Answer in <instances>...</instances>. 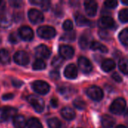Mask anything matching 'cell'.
<instances>
[{
	"label": "cell",
	"instance_id": "e0dca14e",
	"mask_svg": "<svg viewBox=\"0 0 128 128\" xmlns=\"http://www.w3.org/2000/svg\"><path fill=\"white\" fill-rule=\"evenodd\" d=\"M75 16V21L77 26H89L91 22L86 18L84 15H82L80 13L76 12L74 15Z\"/></svg>",
	"mask_w": 128,
	"mask_h": 128
},
{
	"label": "cell",
	"instance_id": "cb8c5ba5",
	"mask_svg": "<svg viewBox=\"0 0 128 128\" xmlns=\"http://www.w3.org/2000/svg\"><path fill=\"white\" fill-rule=\"evenodd\" d=\"M26 124L28 128H43L40 122L36 118H31Z\"/></svg>",
	"mask_w": 128,
	"mask_h": 128
},
{
	"label": "cell",
	"instance_id": "7a4b0ae2",
	"mask_svg": "<svg viewBox=\"0 0 128 128\" xmlns=\"http://www.w3.org/2000/svg\"><path fill=\"white\" fill-rule=\"evenodd\" d=\"M38 36L44 39H50L55 37L56 30L53 27L49 26H42L39 27L37 30Z\"/></svg>",
	"mask_w": 128,
	"mask_h": 128
},
{
	"label": "cell",
	"instance_id": "7dc6e473",
	"mask_svg": "<svg viewBox=\"0 0 128 128\" xmlns=\"http://www.w3.org/2000/svg\"><path fill=\"white\" fill-rule=\"evenodd\" d=\"M116 128H127L125 126H124V125H118V126H117Z\"/></svg>",
	"mask_w": 128,
	"mask_h": 128
},
{
	"label": "cell",
	"instance_id": "836d02e7",
	"mask_svg": "<svg viewBox=\"0 0 128 128\" xmlns=\"http://www.w3.org/2000/svg\"><path fill=\"white\" fill-rule=\"evenodd\" d=\"M118 17L121 22H128V10L127 8H124L123 10H122L119 12L118 14Z\"/></svg>",
	"mask_w": 128,
	"mask_h": 128
},
{
	"label": "cell",
	"instance_id": "3957f363",
	"mask_svg": "<svg viewBox=\"0 0 128 128\" xmlns=\"http://www.w3.org/2000/svg\"><path fill=\"white\" fill-rule=\"evenodd\" d=\"M28 103L33 106L34 110L38 112H41L44 109V100L36 95H29L27 98Z\"/></svg>",
	"mask_w": 128,
	"mask_h": 128
},
{
	"label": "cell",
	"instance_id": "e575fe53",
	"mask_svg": "<svg viewBox=\"0 0 128 128\" xmlns=\"http://www.w3.org/2000/svg\"><path fill=\"white\" fill-rule=\"evenodd\" d=\"M20 35L19 34H17L16 32H12L9 35V38H8V40L11 43V44H16L19 42L20 40Z\"/></svg>",
	"mask_w": 128,
	"mask_h": 128
},
{
	"label": "cell",
	"instance_id": "ffe728a7",
	"mask_svg": "<svg viewBox=\"0 0 128 128\" xmlns=\"http://www.w3.org/2000/svg\"><path fill=\"white\" fill-rule=\"evenodd\" d=\"M11 18L8 15L0 14V28H8L11 25Z\"/></svg>",
	"mask_w": 128,
	"mask_h": 128
},
{
	"label": "cell",
	"instance_id": "9c48e42d",
	"mask_svg": "<svg viewBox=\"0 0 128 128\" xmlns=\"http://www.w3.org/2000/svg\"><path fill=\"white\" fill-rule=\"evenodd\" d=\"M79 68L84 74H88L92 70V64L91 62L86 57H80L78 61Z\"/></svg>",
	"mask_w": 128,
	"mask_h": 128
},
{
	"label": "cell",
	"instance_id": "30bf717a",
	"mask_svg": "<svg viewBox=\"0 0 128 128\" xmlns=\"http://www.w3.org/2000/svg\"><path fill=\"white\" fill-rule=\"evenodd\" d=\"M19 35H20V38H21L22 40H26V41L32 40L34 37L32 29L30 27L26 26H23L20 28Z\"/></svg>",
	"mask_w": 128,
	"mask_h": 128
},
{
	"label": "cell",
	"instance_id": "d4e9b609",
	"mask_svg": "<svg viewBox=\"0 0 128 128\" xmlns=\"http://www.w3.org/2000/svg\"><path fill=\"white\" fill-rule=\"evenodd\" d=\"M10 54L9 52L4 50L2 49L0 50V62L2 64H8L10 62Z\"/></svg>",
	"mask_w": 128,
	"mask_h": 128
},
{
	"label": "cell",
	"instance_id": "c3c4849f",
	"mask_svg": "<svg viewBox=\"0 0 128 128\" xmlns=\"http://www.w3.org/2000/svg\"><path fill=\"white\" fill-rule=\"evenodd\" d=\"M122 2H123V3H124V4H128V2H126V1H122Z\"/></svg>",
	"mask_w": 128,
	"mask_h": 128
},
{
	"label": "cell",
	"instance_id": "8fae6325",
	"mask_svg": "<svg viewBox=\"0 0 128 128\" xmlns=\"http://www.w3.org/2000/svg\"><path fill=\"white\" fill-rule=\"evenodd\" d=\"M59 53H60V56L62 58L70 59L73 58L74 55V50L71 46L68 45H62L59 48Z\"/></svg>",
	"mask_w": 128,
	"mask_h": 128
},
{
	"label": "cell",
	"instance_id": "9a60e30c",
	"mask_svg": "<svg viewBox=\"0 0 128 128\" xmlns=\"http://www.w3.org/2000/svg\"><path fill=\"white\" fill-rule=\"evenodd\" d=\"M35 52L38 56H40L43 58H48L50 56V50L46 45L44 44L39 45L35 49Z\"/></svg>",
	"mask_w": 128,
	"mask_h": 128
},
{
	"label": "cell",
	"instance_id": "f546056e",
	"mask_svg": "<svg viewBox=\"0 0 128 128\" xmlns=\"http://www.w3.org/2000/svg\"><path fill=\"white\" fill-rule=\"evenodd\" d=\"M75 38H76V32L73 30L64 33L62 37V39L65 41H74Z\"/></svg>",
	"mask_w": 128,
	"mask_h": 128
},
{
	"label": "cell",
	"instance_id": "681fc988",
	"mask_svg": "<svg viewBox=\"0 0 128 128\" xmlns=\"http://www.w3.org/2000/svg\"><path fill=\"white\" fill-rule=\"evenodd\" d=\"M0 3H2V2H0Z\"/></svg>",
	"mask_w": 128,
	"mask_h": 128
},
{
	"label": "cell",
	"instance_id": "2e32d148",
	"mask_svg": "<svg viewBox=\"0 0 128 128\" xmlns=\"http://www.w3.org/2000/svg\"><path fill=\"white\" fill-rule=\"evenodd\" d=\"M13 123L15 128H25L26 127V120L24 116L16 115L13 118Z\"/></svg>",
	"mask_w": 128,
	"mask_h": 128
},
{
	"label": "cell",
	"instance_id": "5b68a950",
	"mask_svg": "<svg viewBox=\"0 0 128 128\" xmlns=\"http://www.w3.org/2000/svg\"><path fill=\"white\" fill-rule=\"evenodd\" d=\"M32 86L34 91L40 94H46L50 91V86L46 82L41 80L34 81L32 83Z\"/></svg>",
	"mask_w": 128,
	"mask_h": 128
},
{
	"label": "cell",
	"instance_id": "4316f807",
	"mask_svg": "<svg viewBox=\"0 0 128 128\" xmlns=\"http://www.w3.org/2000/svg\"><path fill=\"white\" fill-rule=\"evenodd\" d=\"M119 40L122 42V44L128 46V29L126 28L124 30H122L119 34Z\"/></svg>",
	"mask_w": 128,
	"mask_h": 128
},
{
	"label": "cell",
	"instance_id": "ac0fdd59",
	"mask_svg": "<svg viewBox=\"0 0 128 128\" xmlns=\"http://www.w3.org/2000/svg\"><path fill=\"white\" fill-rule=\"evenodd\" d=\"M101 123L104 128H112L115 125V119L108 115H104L101 118Z\"/></svg>",
	"mask_w": 128,
	"mask_h": 128
},
{
	"label": "cell",
	"instance_id": "5bb4252c",
	"mask_svg": "<svg viewBox=\"0 0 128 128\" xmlns=\"http://www.w3.org/2000/svg\"><path fill=\"white\" fill-rule=\"evenodd\" d=\"M64 74L65 77H67L68 79L73 80V79L76 78L77 74H78L76 67L73 64H70L68 65L66 67L65 70H64Z\"/></svg>",
	"mask_w": 128,
	"mask_h": 128
},
{
	"label": "cell",
	"instance_id": "ab89813d",
	"mask_svg": "<svg viewBox=\"0 0 128 128\" xmlns=\"http://www.w3.org/2000/svg\"><path fill=\"white\" fill-rule=\"evenodd\" d=\"M50 76L52 80H58L60 77V74H59V72L58 71H57L56 70H52L50 73Z\"/></svg>",
	"mask_w": 128,
	"mask_h": 128
},
{
	"label": "cell",
	"instance_id": "74e56055",
	"mask_svg": "<svg viewBox=\"0 0 128 128\" xmlns=\"http://www.w3.org/2000/svg\"><path fill=\"white\" fill-rule=\"evenodd\" d=\"M39 4L44 10H47L50 7V2L48 0H44V1L40 0V2Z\"/></svg>",
	"mask_w": 128,
	"mask_h": 128
},
{
	"label": "cell",
	"instance_id": "ee69618b",
	"mask_svg": "<svg viewBox=\"0 0 128 128\" xmlns=\"http://www.w3.org/2000/svg\"><path fill=\"white\" fill-rule=\"evenodd\" d=\"M12 83L14 85V86L15 87H20L22 85V82L20 81V80H12Z\"/></svg>",
	"mask_w": 128,
	"mask_h": 128
},
{
	"label": "cell",
	"instance_id": "ba28073f",
	"mask_svg": "<svg viewBox=\"0 0 128 128\" xmlns=\"http://www.w3.org/2000/svg\"><path fill=\"white\" fill-rule=\"evenodd\" d=\"M14 62L20 65H26L29 62V56L25 51H18L14 54Z\"/></svg>",
	"mask_w": 128,
	"mask_h": 128
},
{
	"label": "cell",
	"instance_id": "83f0119b",
	"mask_svg": "<svg viewBox=\"0 0 128 128\" xmlns=\"http://www.w3.org/2000/svg\"><path fill=\"white\" fill-rule=\"evenodd\" d=\"M88 36L86 34H83L80 38V40H79V44H80V46L82 49V50H86L87 49L88 46V44H89V40H88Z\"/></svg>",
	"mask_w": 128,
	"mask_h": 128
},
{
	"label": "cell",
	"instance_id": "44dd1931",
	"mask_svg": "<svg viewBox=\"0 0 128 128\" xmlns=\"http://www.w3.org/2000/svg\"><path fill=\"white\" fill-rule=\"evenodd\" d=\"M102 69L105 72H110L116 68V63L112 59H106L102 63Z\"/></svg>",
	"mask_w": 128,
	"mask_h": 128
},
{
	"label": "cell",
	"instance_id": "f35d334b",
	"mask_svg": "<svg viewBox=\"0 0 128 128\" xmlns=\"http://www.w3.org/2000/svg\"><path fill=\"white\" fill-rule=\"evenodd\" d=\"M104 4L106 8H115L117 4H118V2L117 1H115V0H112V1H106L104 2Z\"/></svg>",
	"mask_w": 128,
	"mask_h": 128
},
{
	"label": "cell",
	"instance_id": "52a82bcc",
	"mask_svg": "<svg viewBox=\"0 0 128 128\" xmlns=\"http://www.w3.org/2000/svg\"><path fill=\"white\" fill-rule=\"evenodd\" d=\"M29 20L34 24H38L44 21L43 14L37 9H31L28 13Z\"/></svg>",
	"mask_w": 128,
	"mask_h": 128
},
{
	"label": "cell",
	"instance_id": "4dcf8cb0",
	"mask_svg": "<svg viewBox=\"0 0 128 128\" xmlns=\"http://www.w3.org/2000/svg\"><path fill=\"white\" fill-rule=\"evenodd\" d=\"M74 106L78 110H84L86 107V104L83 99L77 98L74 100Z\"/></svg>",
	"mask_w": 128,
	"mask_h": 128
},
{
	"label": "cell",
	"instance_id": "f907efd6",
	"mask_svg": "<svg viewBox=\"0 0 128 128\" xmlns=\"http://www.w3.org/2000/svg\"></svg>",
	"mask_w": 128,
	"mask_h": 128
},
{
	"label": "cell",
	"instance_id": "484cf974",
	"mask_svg": "<svg viewBox=\"0 0 128 128\" xmlns=\"http://www.w3.org/2000/svg\"><path fill=\"white\" fill-rule=\"evenodd\" d=\"M46 62L40 58H38L34 61V62L33 63V69L36 70H44L46 68Z\"/></svg>",
	"mask_w": 128,
	"mask_h": 128
},
{
	"label": "cell",
	"instance_id": "d6a6232c",
	"mask_svg": "<svg viewBox=\"0 0 128 128\" xmlns=\"http://www.w3.org/2000/svg\"><path fill=\"white\" fill-rule=\"evenodd\" d=\"M64 63V58H62L60 56H56L52 58V65L55 68H59L61 66H62Z\"/></svg>",
	"mask_w": 128,
	"mask_h": 128
},
{
	"label": "cell",
	"instance_id": "8d00e7d4",
	"mask_svg": "<svg viewBox=\"0 0 128 128\" xmlns=\"http://www.w3.org/2000/svg\"><path fill=\"white\" fill-rule=\"evenodd\" d=\"M99 35H100V38H102L103 40H108L110 39V34L106 30H104V29L100 30L99 32Z\"/></svg>",
	"mask_w": 128,
	"mask_h": 128
},
{
	"label": "cell",
	"instance_id": "277c9868",
	"mask_svg": "<svg viewBox=\"0 0 128 128\" xmlns=\"http://www.w3.org/2000/svg\"><path fill=\"white\" fill-rule=\"evenodd\" d=\"M87 95L92 99L93 100L95 101H100V100H102L103 97H104V92L101 90V88H100L98 86H91L89 87L87 91H86Z\"/></svg>",
	"mask_w": 128,
	"mask_h": 128
},
{
	"label": "cell",
	"instance_id": "b9f144b4",
	"mask_svg": "<svg viewBox=\"0 0 128 128\" xmlns=\"http://www.w3.org/2000/svg\"><path fill=\"white\" fill-rule=\"evenodd\" d=\"M10 4L12 7H15V8H19L22 5V2L21 1H17V0H14V1H11L10 2Z\"/></svg>",
	"mask_w": 128,
	"mask_h": 128
},
{
	"label": "cell",
	"instance_id": "f1b7e54d",
	"mask_svg": "<svg viewBox=\"0 0 128 128\" xmlns=\"http://www.w3.org/2000/svg\"><path fill=\"white\" fill-rule=\"evenodd\" d=\"M118 68L119 70L124 74H127L128 72V60L126 58L121 59L118 62Z\"/></svg>",
	"mask_w": 128,
	"mask_h": 128
},
{
	"label": "cell",
	"instance_id": "1f68e13d",
	"mask_svg": "<svg viewBox=\"0 0 128 128\" xmlns=\"http://www.w3.org/2000/svg\"><path fill=\"white\" fill-rule=\"evenodd\" d=\"M48 126L50 128H62V124L61 122L56 118H52L48 120L47 122Z\"/></svg>",
	"mask_w": 128,
	"mask_h": 128
},
{
	"label": "cell",
	"instance_id": "d6986e66",
	"mask_svg": "<svg viewBox=\"0 0 128 128\" xmlns=\"http://www.w3.org/2000/svg\"><path fill=\"white\" fill-rule=\"evenodd\" d=\"M61 113H62V116L64 119L68 120V121L73 120L76 116V113H75L74 110L73 109L70 108V107H64L62 110Z\"/></svg>",
	"mask_w": 128,
	"mask_h": 128
},
{
	"label": "cell",
	"instance_id": "f6af8a7d",
	"mask_svg": "<svg viewBox=\"0 0 128 128\" xmlns=\"http://www.w3.org/2000/svg\"><path fill=\"white\" fill-rule=\"evenodd\" d=\"M14 98V94H4L2 96V99L4 100H10Z\"/></svg>",
	"mask_w": 128,
	"mask_h": 128
},
{
	"label": "cell",
	"instance_id": "7402d4cb",
	"mask_svg": "<svg viewBox=\"0 0 128 128\" xmlns=\"http://www.w3.org/2000/svg\"><path fill=\"white\" fill-rule=\"evenodd\" d=\"M91 49L92 50H95V51H100L101 52L104 53H106L108 52V49L106 46L103 45L102 44L98 42V41H93L91 44Z\"/></svg>",
	"mask_w": 128,
	"mask_h": 128
},
{
	"label": "cell",
	"instance_id": "4fadbf2b",
	"mask_svg": "<svg viewBox=\"0 0 128 128\" xmlns=\"http://www.w3.org/2000/svg\"><path fill=\"white\" fill-rule=\"evenodd\" d=\"M98 26H100V28H101L102 29H106V28H112L114 26V20L112 18H111L110 16H103L101 17L99 21H98Z\"/></svg>",
	"mask_w": 128,
	"mask_h": 128
},
{
	"label": "cell",
	"instance_id": "603a6c76",
	"mask_svg": "<svg viewBox=\"0 0 128 128\" xmlns=\"http://www.w3.org/2000/svg\"><path fill=\"white\" fill-rule=\"evenodd\" d=\"M59 92L64 95V97H70V95L73 94L74 92V89L68 86H62L59 88H58Z\"/></svg>",
	"mask_w": 128,
	"mask_h": 128
},
{
	"label": "cell",
	"instance_id": "7bdbcfd3",
	"mask_svg": "<svg viewBox=\"0 0 128 128\" xmlns=\"http://www.w3.org/2000/svg\"><path fill=\"white\" fill-rule=\"evenodd\" d=\"M112 78H113V80H115V81H116L117 82H121L122 81V76L118 74V73H114L113 74H112Z\"/></svg>",
	"mask_w": 128,
	"mask_h": 128
},
{
	"label": "cell",
	"instance_id": "bcb514c9",
	"mask_svg": "<svg viewBox=\"0 0 128 128\" xmlns=\"http://www.w3.org/2000/svg\"><path fill=\"white\" fill-rule=\"evenodd\" d=\"M50 104H51V106H52L53 108H56V107L58 106V100H57V99L52 98V99L50 100Z\"/></svg>",
	"mask_w": 128,
	"mask_h": 128
},
{
	"label": "cell",
	"instance_id": "60d3db41",
	"mask_svg": "<svg viewBox=\"0 0 128 128\" xmlns=\"http://www.w3.org/2000/svg\"><path fill=\"white\" fill-rule=\"evenodd\" d=\"M22 17H23L22 14V13H20V12L15 13V14H14V15H13V20H14L15 22H20V21L22 19Z\"/></svg>",
	"mask_w": 128,
	"mask_h": 128
},
{
	"label": "cell",
	"instance_id": "d590c367",
	"mask_svg": "<svg viewBox=\"0 0 128 128\" xmlns=\"http://www.w3.org/2000/svg\"><path fill=\"white\" fill-rule=\"evenodd\" d=\"M73 27H74V24H73V22L70 20H67L64 22L63 23V28L67 31V32H69V31H71L73 29Z\"/></svg>",
	"mask_w": 128,
	"mask_h": 128
},
{
	"label": "cell",
	"instance_id": "8992f818",
	"mask_svg": "<svg viewBox=\"0 0 128 128\" xmlns=\"http://www.w3.org/2000/svg\"><path fill=\"white\" fill-rule=\"evenodd\" d=\"M16 112L17 110L12 107L0 108V122H4L12 117H14Z\"/></svg>",
	"mask_w": 128,
	"mask_h": 128
},
{
	"label": "cell",
	"instance_id": "7c38bea8",
	"mask_svg": "<svg viewBox=\"0 0 128 128\" xmlns=\"http://www.w3.org/2000/svg\"><path fill=\"white\" fill-rule=\"evenodd\" d=\"M85 9L87 14L90 16H93L96 14L98 10V4L96 2L88 0L85 2Z\"/></svg>",
	"mask_w": 128,
	"mask_h": 128
},
{
	"label": "cell",
	"instance_id": "6da1fadb",
	"mask_svg": "<svg viewBox=\"0 0 128 128\" xmlns=\"http://www.w3.org/2000/svg\"><path fill=\"white\" fill-rule=\"evenodd\" d=\"M126 108V101L122 98H118L115 100L110 107V110L112 114L121 115L124 112Z\"/></svg>",
	"mask_w": 128,
	"mask_h": 128
}]
</instances>
